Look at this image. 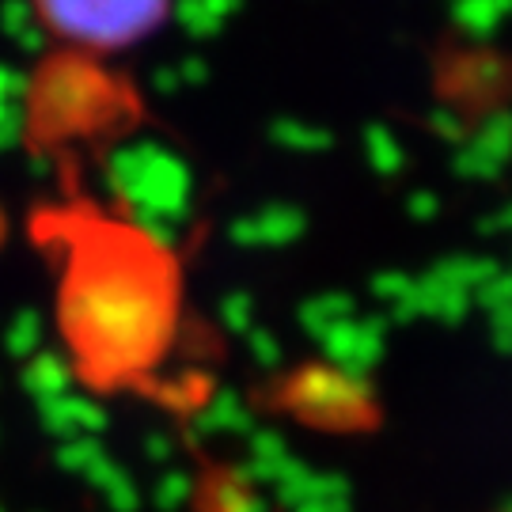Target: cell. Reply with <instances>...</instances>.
<instances>
[{
	"label": "cell",
	"instance_id": "obj_1",
	"mask_svg": "<svg viewBox=\"0 0 512 512\" xmlns=\"http://www.w3.org/2000/svg\"><path fill=\"white\" fill-rule=\"evenodd\" d=\"M42 27L80 50H126L167 19L171 0H31Z\"/></svg>",
	"mask_w": 512,
	"mask_h": 512
}]
</instances>
